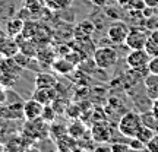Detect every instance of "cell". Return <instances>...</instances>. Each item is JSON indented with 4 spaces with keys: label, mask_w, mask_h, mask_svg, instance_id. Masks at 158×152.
<instances>
[{
    "label": "cell",
    "mask_w": 158,
    "mask_h": 152,
    "mask_svg": "<svg viewBox=\"0 0 158 152\" xmlns=\"http://www.w3.org/2000/svg\"><path fill=\"white\" fill-rule=\"evenodd\" d=\"M53 116H54V107H51V104L50 105H45L41 118H44L47 121H51V120H53Z\"/></svg>",
    "instance_id": "obj_22"
},
{
    "label": "cell",
    "mask_w": 158,
    "mask_h": 152,
    "mask_svg": "<svg viewBox=\"0 0 158 152\" xmlns=\"http://www.w3.org/2000/svg\"><path fill=\"white\" fill-rule=\"evenodd\" d=\"M157 101H158V98H157Z\"/></svg>",
    "instance_id": "obj_31"
},
{
    "label": "cell",
    "mask_w": 158,
    "mask_h": 152,
    "mask_svg": "<svg viewBox=\"0 0 158 152\" xmlns=\"http://www.w3.org/2000/svg\"><path fill=\"white\" fill-rule=\"evenodd\" d=\"M149 60H151V56L145 51V48L130 50V53L126 56V64H127L132 70H138V69L147 68Z\"/></svg>",
    "instance_id": "obj_4"
},
{
    "label": "cell",
    "mask_w": 158,
    "mask_h": 152,
    "mask_svg": "<svg viewBox=\"0 0 158 152\" xmlns=\"http://www.w3.org/2000/svg\"><path fill=\"white\" fill-rule=\"evenodd\" d=\"M151 113H152V116L158 120V101H157V100H155V101H154V104H152V108H151Z\"/></svg>",
    "instance_id": "obj_28"
},
{
    "label": "cell",
    "mask_w": 158,
    "mask_h": 152,
    "mask_svg": "<svg viewBox=\"0 0 158 152\" xmlns=\"http://www.w3.org/2000/svg\"><path fill=\"white\" fill-rule=\"evenodd\" d=\"M23 7L29 12L31 18L40 16V15H41V10H43V5H41L40 0H25Z\"/></svg>",
    "instance_id": "obj_16"
},
{
    "label": "cell",
    "mask_w": 158,
    "mask_h": 152,
    "mask_svg": "<svg viewBox=\"0 0 158 152\" xmlns=\"http://www.w3.org/2000/svg\"><path fill=\"white\" fill-rule=\"evenodd\" d=\"M129 32V27L122 21L114 22L113 25H110L107 29V38L110 43L113 44H124V39L127 37Z\"/></svg>",
    "instance_id": "obj_5"
},
{
    "label": "cell",
    "mask_w": 158,
    "mask_h": 152,
    "mask_svg": "<svg viewBox=\"0 0 158 152\" xmlns=\"http://www.w3.org/2000/svg\"><path fill=\"white\" fill-rule=\"evenodd\" d=\"M56 85V78L50 73H38L35 78V86L37 88H53Z\"/></svg>",
    "instance_id": "obj_14"
},
{
    "label": "cell",
    "mask_w": 158,
    "mask_h": 152,
    "mask_svg": "<svg viewBox=\"0 0 158 152\" xmlns=\"http://www.w3.org/2000/svg\"><path fill=\"white\" fill-rule=\"evenodd\" d=\"M51 68L54 69L57 73L66 75V73H70V72L75 69V63L70 62L68 57L62 56L60 59H57V60L54 59V62H53V64H51Z\"/></svg>",
    "instance_id": "obj_12"
},
{
    "label": "cell",
    "mask_w": 158,
    "mask_h": 152,
    "mask_svg": "<svg viewBox=\"0 0 158 152\" xmlns=\"http://www.w3.org/2000/svg\"><path fill=\"white\" fill-rule=\"evenodd\" d=\"M110 148H111V151L113 152H127V151H130L129 143H113Z\"/></svg>",
    "instance_id": "obj_25"
},
{
    "label": "cell",
    "mask_w": 158,
    "mask_h": 152,
    "mask_svg": "<svg viewBox=\"0 0 158 152\" xmlns=\"http://www.w3.org/2000/svg\"><path fill=\"white\" fill-rule=\"evenodd\" d=\"M68 133L72 136V138H75V139H81L85 133V127L81 123L75 121V123H72L68 127Z\"/></svg>",
    "instance_id": "obj_19"
},
{
    "label": "cell",
    "mask_w": 158,
    "mask_h": 152,
    "mask_svg": "<svg viewBox=\"0 0 158 152\" xmlns=\"http://www.w3.org/2000/svg\"><path fill=\"white\" fill-rule=\"evenodd\" d=\"M154 135H155V132H154L152 127H149V126H147V124H142V127L139 129V132H138V135H136L135 138H138L139 141L143 142V143L147 145L148 142L154 138Z\"/></svg>",
    "instance_id": "obj_17"
},
{
    "label": "cell",
    "mask_w": 158,
    "mask_h": 152,
    "mask_svg": "<svg viewBox=\"0 0 158 152\" xmlns=\"http://www.w3.org/2000/svg\"><path fill=\"white\" fill-rule=\"evenodd\" d=\"M149 38H152L155 43L158 44V28H155V29H152V32L149 34Z\"/></svg>",
    "instance_id": "obj_29"
},
{
    "label": "cell",
    "mask_w": 158,
    "mask_h": 152,
    "mask_svg": "<svg viewBox=\"0 0 158 152\" xmlns=\"http://www.w3.org/2000/svg\"><path fill=\"white\" fill-rule=\"evenodd\" d=\"M92 138L95 139V142H108L111 138V132L106 124L98 123L92 127Z\"/></svg>",
    "instance_id": "obj_13"
},
{
    "label": "cell",
    "mask_w": 158,
    "mask_h": 152,
    "mask_svg": "<svg viewBox=\"0 0 158 152\" xmlns=\"http://www.w3.org/2000/svg\"><path fill=\"white\" fill-rule=\"evenodd\" d=\"M7 37H9V35L6 34V32H2V31H0V45L3 44V43H5Z\"/></svg>",
    "instance_id": "obj_30"
},
{
    "label": "cell",
    "mask_w": 158,
    "mask_h": 152,
    "mask_svg": "<svg viewBox=\"0 0 158 152\" xmlns=\"http://www.w3.org/2000/svg\"><path fill=\"white\" fill-rule=\"evenodd\" d=\"M32 98L40 101L41 104H44V105H50V104L54 102L56 92L53 91V88H37Z\"/></svg>",
    "instance_id": "obj_10"
},
{
    "label": "cell",
    "mask_w": 158,
    "mask_h": 152,
    "mask_svg": "<svg viewBox=\"0 0 158 152\" xmlns=\"http://www.w3.org/2000/svg\"><path fill=\"white\" fill-rule=\"evenodd\" d=\"M94 63L98 69H102V70H107V69H111L117 63L118 60V53L114 47H98L94 51Z\"/></svg>",
    "instance_id": "obj_2"
},
{
    "label": "cell",
    "mask_w": 158,
    "mask_h": 152,
    "mask_svg": "<svg viewBox=\"0 0 158 152\" xmlns=\"http://www.w3.org/2000/svg\"><path fill=\"white\" fill-rule=\"evenodd\" d=\"M73 0H44L45 6L51 9V10H63L70 6Z\"/></svg>",
    "instance_id": "obj_18"
},
{
    "label": "cell",
    "mask_w": 158,
    "mask_h": 152,
    "mask_svg": "<svg viewBox=\"0 0 158 152\" xmlns=\"http://www.w3.org/2000/svg\"><path fill=\"white\" fill-rule=\"evenodd\" d=\"M44 104H41L37 100H28V101L23 102V117L27 118L28 121H35L41 118L43 111H44Z\"/></svg>",
    "instance_id": "obj_6"
},
{
    "label": "cell",
    "mask_w": 158,
    "mask_h": 152,
    "mask_svg": "<svg viewBox=\"0 0 158 152\" xmlns=\"http://www.w3.org/2000/svg\"><path fill=\"white\" fill-rule=\"evenodd\" d=\"M143 48H145V51H147L151 57L158 56V44L154 41L152 38H148L147 44H145V47H143Z\"/></svg>",
    "instance_id": "obj_20"
},
{
    "label": "cell",
    "mask_w": 158,
    "mask_h": 152,
    "mask_svg": "<svg viewBox=\"0 0 158 152\" xmlns=\"http://www.w3.org/2000/svg\"><path fill=\"white\" fill-rule=\"evenodd\" d=\"M147 151L149 152H158V135L155 133L154 138L147 143Z\"/></svg>",
    "instance_id": "obj_24"
},
{
    "label": "cell",
    "mask_w": 158,
    "mask_h": 152,
    "mask_svg": "<svg viewBox=\"0 0 158 152\" xmlns=\"http://www.w3.org/2000/svg\"><path fill=\"white\" fill-rule=\"evenodd\" d=\"M143 3H145V6H148V7H152V9L158 7V0H143Z\"/></svg>",
    "instance_id": "obj_26"
},
{
    "label": "cell",
    "mask_w": 158,
    "mask_h": 152,
    "mask_svg": "<svg viewBox=\"0 0 158 152\" xmlns=\"http://www.w3.org/2000/svg\"><path fill=\"white\" fill-rule=\"evenodd\" d=\"M38 28H40V25L35 19H28V21H25V23H23V29L21 34H22L25 38L34 39L37 32H38Z\"/></svg>",
    "instance_id": "obj_15"
},
{
    "label": "cell",
    "mask_w": 158,
    "mask_h": 152,
    "mask_svg": "<svg viewBox=\"0 0 158 152\" xmlns=\"http://www.w3.org/2000/svg\"><path fill=\"white\" fill-rule=\"evenodd\" d=\"M145 84V91H147V95L155 101L158 98V75L155 73H149L143 80Z\"/></svg>",
    "instance_id": "obj_11"
},
{
    "label": "cell",
    "mask_w": 158,
    "mask_h": 152,
    "mask_svg": "<svg viewBox=\"0 0 158 152\" xmlns=\"http://www.w3.org/2000/svg\"><path fill=\"white\" fill-rule=\"evenodd\" d=\"M142 116L135 113V111H127L126 114L122 116V118L118 120L117 129L118 132L124 136V138H135L138 135L139 129L142 127Z\"/></svg>",
    "instance_id": "obj_1"
},
{
    "label": "cell",
    "mask_w": 158,
    "mask_h": 152,
    "mask_svg": "<svg viewBox=\"0 0 158 152\" xmlns=\"http://www.w3.org/2000/svg\"><path fill=\"white\" fill-rule=\"evenodd\" d=\"M89 2L94 6H98V7H104V6L107 5V0H89Z\"/></svg>",
    "instance_id": "obj_27"
},
{
    "label": "cell",
    "mask_w": 158,
    "mask_h": 152,
    "mask_svg": "<svg viewBox=\"0 0 158 152\" xmlns=\"http://www.w3.org/2000/svg\"><path fill=\"white\" fill-rule=\"evenodd\" d=\"M129 146H130V151H143V149H147V145L139 141L138 138H130Z\"/></svg>",
    "instance_id": "obj_21"
},
{
    "label": "cell",
    "mask_w": 158,
    "mask_h": 152,
    "mask_svg": "<svg viewBox=\"0 0 158 152\" xmlns=\"http://www.w3.org/2000/svg\"><path fill=\"white\" fill-rule=\"evenodd\" d=\"M23 23H25V21L23 19H21V18H10V19H7L5 22V32L9 37H12V38H15L16 35H19L21 32H22L23 29Z\"/></svg>",
    "instance_id": "obj_9"
},
{
    "label": "cell",
    "mask_w": 158,
    "mask_h": 152,
    "mask_svg": "<svg viewBox=\"0 0 158 152\" xmlns=\"http://www.w3.org/2000/svg\"><path fill=\"white\" fill-rule=\"evenodd\" d=\"M148 72L158 75V56L151 57V60L148 63Z\"/></svg>",
    "instance_id": "obj_23"
},
{
    "label": "cell",
    "mask_w": 158,
    "mask_h": 152,
    "mask_svg": "<svg viewBox=\"0 0 158 152\" xmlns=\"http://www.w3.org/2000/svg\"><path fill=\"white\" fill-rule=\"evenodd\" d=\"M148 38H149V34L145 29L133 27V28H129L127 37L124 39V44H126V47H129L130 50H139V48L145 47Z\"/></svg>",
    "instance_id": "obj_3"
},
{
    "label": "cell",
    "mask_w": 158,
    "mask_h": 152,
    "mask_svg": "<svg viewBox=\"0 0 158 152\" xmlns=\"http://www.w3.org/2000/svg\"><path fill=\"white\" fill-rule=\"evenodd\" d=\"M18 53H19V44L12 37H7L5 43L0 45V56H3L5 59H13Z\"/></svg>",
    "instance_id": "obj_8"
},
{
    "label": "cell",
    "mask_w": 158,
    "mask_h": 152,
    "mask_svg": "<svg viewBox=\"0 0 158 152\" xmlns=\"http://www.w3.org/2000/svg\"><path fill=\"white\" fill-rule=\"evenodd\" d=\"M94 31H95V25L91 21H82L75 27L73 35L76 39H89Z\"/></svg>",
    "instance_id": "obj_7"
}]
</instances>
